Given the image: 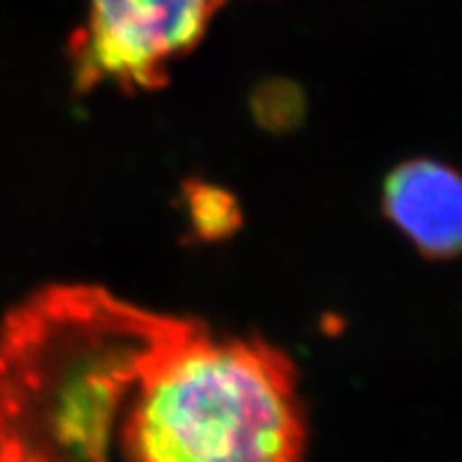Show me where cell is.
Wrapping results in <instances>:
<instances>
[{
    "label": "cell",
    "mask_w": 462,
    "mask_h": 462,
    "mask_svg": "<svg viewBox=\"0 0 462 462\" xmlns=\"http://www.w3.org/2000/svg\"><path fill=\"white\" fill-rule=\"evenodd\" d=\"M383 210L424 257L458 255L462 184L449 167L430 159L398 165L383 184Z\"/></svg>",
    "instance_id": "obj_3"
},
{
    "label": "cell",
    "mask_w": 462,
    "mask_h": 462,
    "mask_svg": "<svg viewBox=\"0 0 462 462\" xmlns=\"http://www.w3.org/2000/svg\"><path fill=\"white\" fill-rule=\"evenodd\" d=\"M293 362L86 282L0 315V462H302Z\"/></svg>",
    "instance_id": "obj_1"
},
{
    "label": "cell",
    "mask_w": 462,
    "mask_h": 462,
    "mask_svg": "<svg viewBox=\"0 0 462 462\" xmlns=\"http://www.w3.org/2000/svg\"><path fill=\"white\" fill-rule=\"evenodd\" d=\"M223 0H90L71 39L75 84L154 90L170 67L201 42Z\"/></svg>",
    "instance_id": "obj_2"
},
{
    "label": "cell",
    "mask_w": 462,
    "mask_h": 462,
    "mask_svg": "<svg viewBox=\"0 0 462 462\" xmlns=\"http://www.w3.org/2000/svg\"><path fill=\"white\" fill-rule=\"evenodd\" d=\"M189 210L201 236H225L238 225L234 199L221 189L198 184L189 190Z\"/></svg>",
    "instance_id": "obj_4"
}]
</instances>
